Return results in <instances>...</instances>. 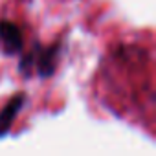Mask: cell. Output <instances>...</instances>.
<instances>
[{
	"mask_svg": "<svg viewBox=\"0 0 156 156\" xmlns=\"http://www.w3.org/2000/svg\"><path fill=\"white\" fill-rule=\"evenodd\" d=\"M59 51H61V42H55L48 48H41L35 46L31 53H28L22 61H20V70L28 72L31 66L37 68L41 77H50L55 72V64L59 59Z\"/></svg>",
	"mask_w": 156,
	"mask_h": 156,
	"instance_id": "6da1fadb",
	"label": "cell"
},
{
	"mask_svg": "<svg viewBox=\"0 0 156 156\" xmlns=\"http://www.w3.org/2000/svg\"><path fill=\"white\" fill-rule=\"evenodd\" d=\"M0 42L8 53H19L22 50V31L17 24L2 20L0 22Z\"/></svg>",
	"mask_w": 156,
	"mask_h": 156,
	"instance_id": "7a4b0ae2",
	"label": "cell"
},
{
	"mask_svg": "<svg viewBox=\"0 0 156 156\" xmlns=\"http://www.w3.org/2000/svg\"><path fill=\"white\" fill-rule=\"evenodd\" d=\"M24 99H26V96L17 94V96H15L13 99H9V103L2 108V112H0V136H4V134L9 132V129H11V125H13V121H15V118H17L20 107L24 105Z\"/></svg>",
	"mask_w": 156,
	"mask_h": 156,
	"instance_id": "3957f363",
	"label": "cell"
}]
</instances>
